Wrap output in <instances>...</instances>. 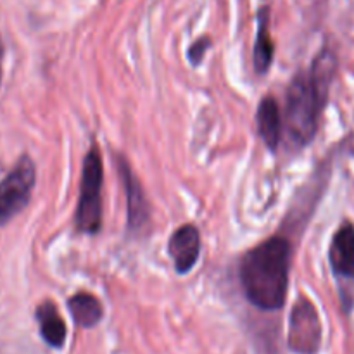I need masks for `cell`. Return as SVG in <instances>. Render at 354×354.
<instances>
[{
    "label": "cell",
    "mask_w": 354,
    "mask_h": 354,
    "mask_svg": "<svg viewBox=\"0 0 354 354\" xmlns=\"http://www.w3.org/2000/svg\"><path fill=\"white\" fill-rule=\"evenodd\" d=\"M335 71H337V57L332 50H322L315 57L313 66L310 71L311 85H313L315 95L322 107L327 106L328 92H330L332 80H334Z\"/></svg>",
    "instance_id": "11"
},
{
    "label": "cell",
    "mask_w": 354,
    "mask_h": 354,
    "mask_svg": "<svg viewBox=\"0 0 354 354\" xmlns=\"http://www.w3.org/2000/svg\"><path fill=\"white\" fill-rule=\"evenodd\" d=\"M37 322L40 327V335L50 348L61 349L66 342L68 328L59 313L57 306L50 301H45L37 308Z\"/></svg>",
    "instance_id": "10"
},
{
    "label": "cell",
    "mask_w": 354,
    "mask_h": 354,
    "mask_svg": "<svg viewBox=\"0 0 354 354\" xmlns=\"http://www.w3.org/2000/svg\"><path fill=\"white\" fill-rule=\"evenodd\" d=\"M256 121H258L259 137L263 138L266 147L270 151H277L282 138V116H280L279 102L273 97L268 95L259 102Z\"/></svg>",
    "instance_id": "9"
},
{
    "label": "cell",
    "mask_w": 354,
    "mask_h": 354,
    "mask_svg": "<svg viewBox=\"0 0 354 354\" xmlns=\"http://www.w3.org/2000/svg\"><path fill=\"white\" fill-rule=\"evenodd\" d=\"M2 55H3V48H2V44H0V78H2Z\"/></svg>",
    "instance_id": "15"
},
{
    "label": "cell",
    "mask_w": 354,
    "mask_h": 354,
    "mask_svg": "<svg viewBox=\"0 0 354 354\" xmlns=\"http://www.w3.org/2000/svg\"><path fill=\"white\" fill-rule=\"evenodd\" d=\"M328 263L341 286L342 304L349 311L354 304V225L349 221H344L332 237Z\"/></svg>",
    "instance_id": "5"
},
{
    "label": "cell",
    "mask_w": 354,
    "mask_h": 354,
    "mask_svg": "<svg viewBox=\"0 0 354 354\" xmlns=\"http://www.w3.org/2000/svg\"><path fill=\"white\" fill-rule=\"evenodd\" d=\"M287 346L294 354H317L322 346V322L315 304L301 297L289 318Z\"/></svg>",
    "instance_id": "6"
},
{
    "label": "cell",
    "mask_w": 354,
    "mask_h": 354,
    "mask_svg": "<svg viewBox=\"0 0 354 354\" xmlns=\"http://www.w3.org/2000/svg\"><path fill=\"white\" fill-rule=\"evenodd\" d=\"M102 156L93 144L82 166L80 199L75 213V227L80 234L93 235L102 227Z\"/></svg>",
    "instance_id": "3"
},
{
    "label": "cell",
    "mask_w": 354,
    "mask_h": 354,
    "mask_svg": "<svg viewBox=\"0 0 354 354\" xmlns=\"http://www.w3.org/2000/svg\"><path fill=\"white\" fill-rule=\"evenodd\" d=\"M275 45L270 37V10L261 9L258 14V33L254 44V68L259 75L266 73L273 62Z\"/></svg>",
    "instance_id": "13"
},
{
    "label": "cell",
    "mask_w": 354,
    "mask_h": 354,
    "mask_svg": "<svg viewBox=\"0 0 354 354\" xmlns=\"http://www.w3.org/2000/svg\"><path fill=\"white\" fill-rule=\"evenodd\" d=\"M68 308L75 324L82 328L95 327L104 317L102 304L90 292H78L69 297Z\"/></svg>",
    "instance_id": "12"
},
{
    "label": "cell",
    "mask_w": 354,
    "mask_h": 354,
    "mask_svg": "<svg viewBox=\"0 0 354 354\" xmlns=\"http://www.w3.org/2000/svg\"><path fill=\"white\" fill-rule=\"evenodd\" d=\"M37 182V169L30 156H23L0 182V225H6L28 206Z\"/></svg>",
    "instance_id": "4"
},
{
    "label": "cell",
    "mask_w": 354,
    "mask_h": 354,
    "mask_svg": "<svg viewBox=\"0 0 354 354\" xmlns=\"http://www.w3.org/2000/svg\"><path fill=\"white\" fill-rule=\"evenodd\" d=\"M118 171H120L121 182H123L124 192H127V211H128V228L130 232H140L149 223L151 207H149L147 197L140 182L131 171L130 165L124 158H118Z\"/></svg>",
    "instance_id": "7"
},
{
    "label": "cell",
    "mask_w": 354,
    "mask_h": 354,
    "mask_svg": "<svg viewBox=\"0 0 354 354\" xmlns=\"http://www.w3.org/2000/svg\"><path fill=\"white\" fill-rule=\"evenodd\" d=\"M168 252L175 263L178 275H187L196 266L201 254V234L196 225H182L173 232L168 242Z\"/></svg>",
    "instance_id": "8"
},
{
    "label": "cell",
    "mask_w": 354,
    "mask_h": 354,
    "mask_svg": "<svg viewBox=\"0 0 354 354\" xmlns=\"http://www.w3.org/2000/svg\"><path fill=\"white\" fill-rule=\"evenodd\" d=\"M211 47V38L209 37H201L199 40L194 41L189 48V61L194 66H199L203 62L206 50Z\"/></svg>",
    "instance_id": "14"
},
{
    "label": "cell",
    "mask_w": 354,
    "mask_h": 354,
    "mask_svg": "<svg viewBox=\"0 0 354 354\" xmlns=\"http://www.w3.org/2000/svg\"><path fill=\"white\" fill-rule=\"evenodd\" d=\"M292 248L282 235H273L249 249L241 261L239 277L245 297L263 311H277L286 304Z\"/></svg>",
    "instance_id": "1"
},
{
    "label": "cell",
    "mask_w": 354,
    "mask_h": 354,
    "mask_svg": "<svg viewBox=\"0 0 354 354\" xmlns=\"http://www.w3.org/2000/svg\"><path fill=\"white\" fill-rule=\"evenodd\" d=\"M324 107L315 95L310 73H297L287 90L286 127L296 145L304 147L317 135L318 116Z\"/></svg>",
    "instance_id": "2"
}]
</instances>
